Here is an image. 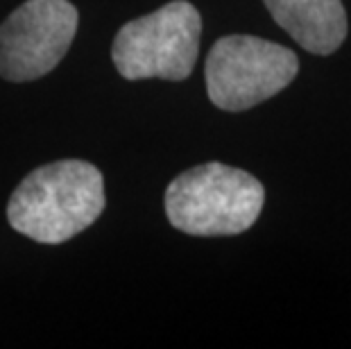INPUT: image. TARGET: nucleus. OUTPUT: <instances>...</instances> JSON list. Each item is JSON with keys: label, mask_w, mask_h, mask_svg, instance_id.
<instances>
[{"label": "nucleus", "mask_w": 351, "mask_h": 349, "mask_svg": "<svg viewBox=\"0 0 351 349\" xmlns=\"http://www.w3.org/2000/svg\"><path fill=\"white\" fill-rule=\"evenodd\" d=\"M80 14L69 0H27L0 25V77L32 82L69 53Z\"/></svg>", "instance_id": "39448f33"}, {"label": "nucleus", "mask_w": 351, "mask_h": 349, "mask_svg": "<svg viewBox=\"0 0 351 349\" xmlns=\"http://www.w3.org/2000/svg\"><path fill=\"white\" fill-rule=\"evenodd\" d=\"M267 12L304 50L313 55L335 53L347 36L342 0H263Z\"/></svg>", "instance_id": "423d86ee"}, {"label": "nucleus", "mask_w": 351, "mask_h": 349, "mask_svg": "<svg viewBox=\"0 0 351 349\" xmlns=\"http://www.w3.org/2000/svg\"><path fill=\"white\" fill-rule=\"evenodd\" d=\"M104 209V180L93 163L64 159L29 173L7 204V220L19 234L59 245L84 232Z\"/></svg>", "instance_id": "f257e3e1"}, {"label": "nucleus", "mask_w": 351, "mask_h": 349, "mask_svg": "<svg viewBox=\"0 0 351 349\" xmlns=\"http://www.w3.org/2000/svg\"><path fill=\"white\" fill-rule=\"evenodd\" d=\"M300 59L279 43L229 34L206 57V91L218 109L245 111L270 100L297 77Z\"/></svg>", "instance_id": "20e7f679"}, {"label": "nucleus", "mask_w": 351, "mask_h": 349, "mask_svg": "<svg viewBox=\"0 0 351 349\" xmlns=\"http://www.w3.org/2000/svg\"><path fill=\"white\" fill-rule=\"evenodd\" d=\"M265 191L241 168L211 161L186 170L166 189L170 225L191 236H236L258 220Z\"/></svg>", "instance_id": "f03ea898"}, {"label": "nucleus", "mask_w": 351, "mask_h": 349, "mask_svg": "<svg viewBox=\"0 0 351 349\" xmlns=\"http://www.w3.org/2000/svg\"><path fill=\"white\" fill-rule=\"evenodd\" d=\"M202 16L189 0H173L134 19L116 34L111 59L125 80L182 82L195 69Z\"/></svg>", "instance_id": "7ed1b4c3"}]
</instances>
